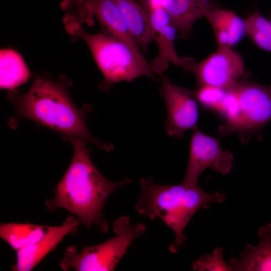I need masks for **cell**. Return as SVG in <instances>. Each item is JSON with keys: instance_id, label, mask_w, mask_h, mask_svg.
I'll return each mask as SVG.
<instances>
[{"instance_id": "cell-2", "label": "cell", "mask_w": 271, "mask_h": 271, "mask_svg": "<svg viewBox=\"0 0 271 271\" xmlns=\"http://www.w3.org/2000/svg\"><path fill=\"white\" fill-rule=\"evenodd\" d=\"M141 191L136 209L142 215L150 219H161L174 232L175 238L169 250L177 253L184 245L186 236L184 229L191 218L201 207L211 203H221L226 195L222 193H210L197 184L183 182L175 185H159L151 178H143Z\"/></svg>"}, {"instance_id": "cell-12", "label": "cell", "mask_w": 271, "mask_h": 271, "mask_svg": "<svg viewBox=\"0 0 271 271\" xmlns=\"http://www.w3.org/2000/svg\"><path fill=\"white\" fill-rule=\"evenodd\" d=\"M80 223L78 218L69 216L61 225L53 226L41 240L17 251V261L12 267V270L30 271L33 269L50 252L55 248L65 236L76 233Z\"/></svg>"}, {"instance_id": "cell-19", "label": "cell", "mask_w": 271, "mask_h": 271, "mask_svg": "<svg viewBox=\"0 0 271 271\" xmlns=\"http://www.w3.org/2000/svg\"><path fill=\"white\" fill-rule=\"evenodd\" d=\"M246 33L261 49L271 52V22L257 12L244 21Z\"/></svg>"}, {"instance_id": "cell-15", "label": "cell", "mask_w": 271, "mask_h": 271, "mask_svg": "<svg viewBox=\"0 0 271 271\" xmlns=\"http://www.w3.org/2000/svg\"><path fill=\"white\" fill-rule=\"evenodd\" d=\"M138 44L148 50L153 40L148 9L139 0H113Z\"/></svg>"}, {"instance_id": "cell-5", "label": "cell", "mask_w": 271, "mask_h": 271, "mask_svg": "<svg viewBox=\"0 0 271 271\" xmlns=\"http://www.w3.org/2000/svg\"><path fill=\"white\" fill-rule=\"evenodd\" d=\"M73 38H81L86 42L107 84L131 81L142 76L154 78L143 55L117 38L105 33L89 34L82 28Z\"/></svg>"}, {"instance_id": "cell-18", "label": "cell", "mask_w": 271, "mask_h": 271, "mask_svg": "<svg viewBox=\"0 0 271 271\" xmlns=\"http://www.w3.org/2000/svg\"><path fill=\"white\" fill-rule=\"evenodd\" d=\"M1 88L12 89L28 81L30 72L21 55L12 49L0 51Z\"/></svg>"}, {"instance_id": "cell-16", "label": "cell", "mask_w": 271, "mask_h": 271, "mask_svg": "<svg viewBox=\"0 0 271 271\" xmlns=\"http://www.w3.org/2000/svg\"><path fill=\"white\" fill-rule=\"evenodd\" d=\"M205 17L213 30L218 49L231 48L246 33L244 21L232 11L214 7Z\"/></svg>"}, {"instance_id": "cell-8", "label": "cell", "mask_w": 271, "mask_h": 271, "mask_svg": "<svg viewBox=\"0 0 271 271\" xmlns=\"http://www.w3.org/2000/svg\"><path fill=\"white\" fill-rule=\"evenodd\" d=\"M232 152L224 151L219 140L199 130L193 129L190 154L183 182L197 184L200 174L207 168L222 175L228 174L233 167Z\"/></svg>"}, {"instance_id": "cell-14", "label": "cell", "mask_w": 271, "mask_h": 271, "mask_svg": "<svg viewBox=\"0 0 271 271\" xmlns=\"http://www.w3.org/2000/svg\"><path fill=\"white\" fill-rule=\"evenodd\" d=\"M259 243L256 246L247 244L239 258L227 261L231 271L271 270V224L259 228Z\"/></svg>"}, {"instance_id": "cell-7", "label": "cell", "mask_w": 271, "mask_h": 271, "mask_svg": "<svg viewBox=\"0 0 271 271\" xmlns=\"http://www.w3.org/2000/svg\"><path fill=\"white\" fill-rule=\"evenodd\" d=\"M60 7L64 12L62 21L65 30L72 37L83 24L93 26L95 17L104 33L122 41L142 55L113 0H63Z\"/></svg>"}, {"instance_id": "cell-20", "label": "cell", "mask_w": 271, "mask_h": 271, "mask_svg": "<svg viewBox=\"0 0 271 271\" xmlns=\"http://www.w3.org/2000/svg\"><path fill=\"white\" fill-rule=\"evenodd\" d=\"M226 90L207 86H199L194 91L195 98L203 107L219 113Z\"/></svg>"}, {"instance_id": "cell-13", "label": "cell", "mask_w": 271, "mask_h": 271, "mask_svg": "<svg viewBox=\"0 0 271 271\" xmlns=\"http://www.w3.org/2000/svg\"><path fill=\"white\" fill-rule=\"evenodd\" d=\"M148 7H160L169 15L183 37L190 35L195 22L213 8L210 0H146Z\"/></svg>"}, {"instance_id": "cell-17", "label": "cell", "mask_w": 271, "mask_h": 271, "mask_svg": "<svg viewBox=\"0 0 271 271\" xmlns=\"http://www.w3.org/2000/svg\"><path fill=\"white\" fill-rule=\"evenodd\" d=\"M52 227L48 225L27 223H3L0 225V236L17 251L41 240Z\"/></svg>"}, {"instance_id": "cell-21", "label": "cell", "mask_w": 271, "mask_h": 271, "mask_svg": "<svg viewBox=\"0 0 271 271\" xmlns=\"http://www.w3.org/2000/svg\"><path fill=\"white\" fill-rule=\"evenodd\" d=\"M193 269L203 270L231 271L228 263L223 259V248L216 247L210 254L202 255L192 264Z\"/></svg>"}, {"instance_id": "cell-6", "label": "cell", "mask_w": 271, "mask_h": 271, "mask_svg": "<svg viewBox=\"0 0 271 271\" xmlns=\"http://www.w3.org/2000/svg\"><path fill=\"white\" fill-rule=\"evenodd\" d=\"M113 229L116 235L103 243L85 247L79 252L74 245L66 248L59 262L62 269L114 270L128 247L135 239L145 232L146 228L142 223L132 224L128 217L123 216L115 221Z\"/></svg>"}, {"instance_id": "cell-4", "label": "cell", "mask_w": 271, "mask_h": 271, "mask_svg": "<svg viewBox=\"0 0 271 271\" xmlns=\"http://www.w3.org/2000/svg\"><path fill=\"white\" fill-rule=\"evenodd\" d=\"M219 114L225 119L218 128L222 136L236 132L244 141L259 133L271 121V86L239 81L226 90Z\"/></svg>"}, {"instance_id": "cell-10", "label": "cell", "mask_w": 271, "mask_h": 271, "mask_svg": "<svg viewBox=\"0 0 271 271\" xmlns=\"http://www.w3.org/2000/svg\"><path fill=\"white\" fill-rule=\"evenodd\" d=\"M147 7L153 39L158 48L157 56L149 63L152 71L162 75L170 63L180 66L187 71H191L195 63L194 59L181 57L175 49L174 43L178 30L169 15L161 7Z\"/></svg>"}, {"instance_id": "cell-3", "label": "cell", "mask_w": 271, "mask_h": 271, "mask_svg": "<svg viewBox=\"0 0 271 271\" xmlns=\"http://www.w3.org/2000/svg\"><path fill=\"white\" fill-rule=\"evenodd\" d=\"M17 108L23 116L56 130L71 138L89 142L110 151L113 147L95 140L85 125L84 116L62 86L39 78L19 99Z\"/></svg>"}, {"instance_id": "cell-1", "label": "cell", "mask_w": 271, "mask_h": 271, "mask_svg": "<svg viewBox=\"0 0 271 271\" xmlns=\"http://www.w3.org/2000/svg\"><path fill=\"white\" fill-rule=\"evenodd\" d=\"M74 152L70 164L58 184L53 199L46 201L50 211L62 208L78 217L84 226L106 232L108 224L103 215L104 205L118 188L131 182L125 178L110 181L92 163L85 142L71 138Z\"/></svg>"}, {"instance_id": "cell-11", "label": "cell", "mask_w": 271, "mask_h": 271, "mask_svg": "<svg viewBox=\"0 0 271 271\" xmlns=\"http://www.w3.org/2000/svg\"><path fill=\"white\" fill-rule=\"evenodd\" d=\"M194 73L199 86L227 90L239 81L244 72L242 57L231 48L218 49L199 63H195Z\"/></svg>"}, {"instance_id": "cell-9", "label": "cell", "mask_w": 271, "mask_h": 271, "mask_svg": "<svg viewBox=\"0 0 271 271\" xmlns=\"http://www.w3.org/2000/svg\"><path fill=\"white\" fill-rule=\"evenodd\" d=\"M160 89L167 109L165 127L169 136L180 139L185 132L197 126L199 110L194 91L172 83L160 75Z\"/></svg>"}]
</instances>
